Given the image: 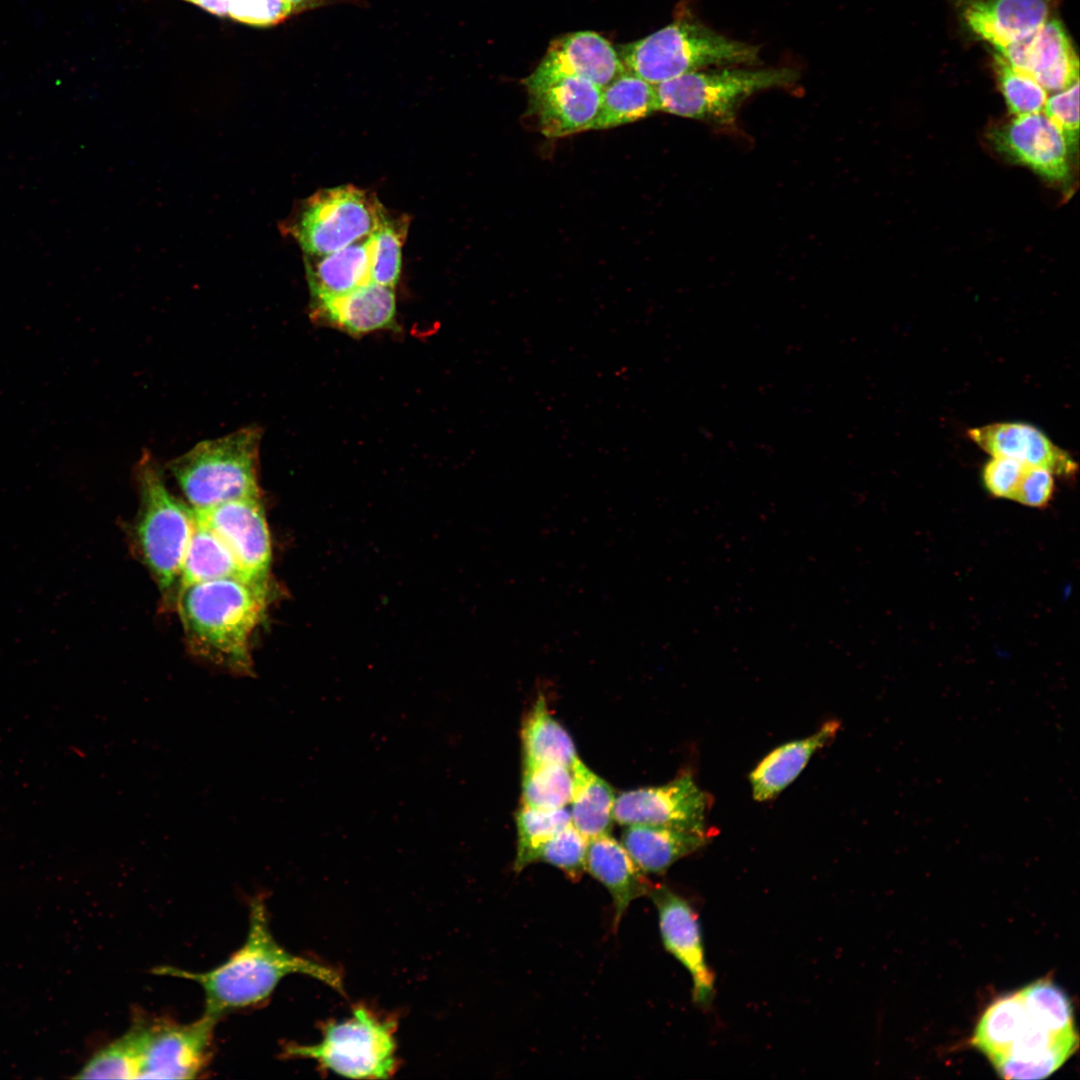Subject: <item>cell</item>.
<instances>
[{"mask_svg":"<svg viewBox=\"0 0 1080 1080\" xmlns=\"http://www.w3.org/2000/svg\"><path fill=\"white\" fill-rule=\"evenodd\" d=\"M1053 492V474L1044 468L1027 464L1012 500L1041 508L1048 504Z\"/></svg>","mask_w":1080,"mask_h":1080,"instance_id":"37","label":"cell"},{"mask_svg":"<svg viewBox=\"0 0 1080 1080\" xmlns=\"http://www.w3.org/2000/svg\"><path fill=\"white\" fill-rule=\"evenodd\" d=\"M1019 72L1048 91H1061L1079 81V60L1064 25L1048 20L1029 37L997 51Z\"/></svg>","mask_w":1080,"mask_h":1080,"instance_id":"16","label":"cell"},{"mask_svg":"<svg viewBox=\"0 0 1080 1080\" xmlns=\"http://www.w3.org/2000/svg\"><path fill=\"white\" fill-rule=\"evenodd\" d=\"M371 235L328 254L305 255L306 277L312 303L344 294L371 282Z\"/></svg>","mask_w":1080,"mask_h":1080,"instance_id":"23","label":"cell"},{"mask_svg":"<svg viewBox=\"0 0 1080 1080\" xmlns=\"http://www.w3.org/2000/svg\"><path fill=\"white\" fill-rule=\"evenodd\" d=\"M573 790L571 823L587 839L610 832L614 821L615 793L600 776L591 771L579 757L571 766Z\"/></svg>","mask_w":1080,"mask_h":1080,"instance_id":"25","label":"cell"},{"mask_svg":"<svg viewBox=\"0 0 1080 1080\" xmlns=\"http://www.w3.org/2000/svg\"><path fill=\"white\" fill-rule=\"evenodd\" d=\"M537 68L576 75L601 89L626 71L613 45L593 31L568 33L554 39Z\"/></svg>","mask_w":1080,"mask_h":1080,"instance_id":"19","label":"cell"},{"mask_svg":"<svg viewBox=\"0 0 1080 1080\" xmlns=\"http://www.w3.org/2000/svg\"><path fill=\"white\" fill-rule=\"evenodd\" d=\"M394 1033L393 1021L359 1006L351 1017L326 1024L320 1042L289 1045L285 1054L350 1078H389L397 1068Z\"/></svg>","mask_w":1080,"mask_h":1080,"instance_id":"9","label":"cell"},{"mask_svg":"<svg viewBox=\"0 0 1080 1080\" xmlns=\"http://www.w3.org/2000/svg\"><path fill=\"white\" fill-rule=\"evenodd\" d=\"M758 55L756 46L690 20L672 22L619 52L626 71L651 84L712 67L751 65Z\"/></svg>","mask_w":1080,"mask_h":1080,"instance_id":"6","label":"cell"},{"mask_svg":"<svg viewBox=\"0 0 1080 1080\" xmlns=\"http://www.w3.org/2000/svg\"><path fill=\"white\" fill-rule=\"evenodd\" d=\"M521 740L523 765L558 763L571 768L578 758L569 733L553 717L541 692L524 718Z\"/></svg>","mask_w":1080,"mask_h":1080,"instance_id":"26","label":"cell"},{"mask_svg":"<svg viewBox=\"0 0 1080 1080\" xmlns=\"http://www.w3.org/2000/svg\"><path fill=\"white\" fill-rule=\"evenodd\" d=\"M218 1020L204 1015L187 1024L137 1018L118 1041L132 1079H191L208 1063Z\"/></svg>","mask_w":1080,"mask_h":1080,"instance_id":"8","label":"cell"},{"mask_svg":"<svg viewBox=\"0 0 1080 1080\" xmlns=\"http://www.w3.org/2000/svg\"><path fill=\"white\" fill-rule=\"evenodd\" d=\"M648 895L657 909L665 949L689 972L694 1002L708 1006L714 995V976L706 962L695 911L688 901L666 885L653 884Z\"/></svg>","mask_w":1080,"mask_h":1080,"instance_id":"15","label":"cell"},{"mask_svg":"<svg viewBox=\"0 0 1080 1080\" xmlns=\"http://www.w3.org/2000/svg\"><path fill=\"white\" fill-rule=\"evenodd\" d=\"M267 592L237 577L181 587L176 604L190 652L225 672L250 676V640L264 616Z\"/></svg>","mask_w":1080,"mask_h":1080,"instance_id":"3","label":"cell"},{"mask_svg":"<svg viewBox=\"0 0 1080 1080\" xmlns=\"http://www.w3.org/2000/svg\"><path fill=\"white\" fill-rule=\"evenodd\" d=\"M387 216L379 201L352 185L316 192L281 224L307 256L328 254L364 239Z\"/></svg>","mask_w":1080,"mask_h":1080,"instance_id":"10","label":"cell"},{"mask_svg":"<svg viewBox=\"0 0 1080 1080\" xmlns=\"http://www.w3.org/2000/svg\"><path fill=\"white\" fill-rule=\"evenodd\" d=\"M154 973L197 983L204 992V1015L216 1020L224 1014L264 1002L280 981L291 974H304L339 992L343 991L338 972L292 954L275 940L265 904L260 897L250 902L248 933L244 943L225 962L205 972L160 966L154 969Z\"/></svg>","mask_w":1080,"mask_h":1080,"instance_id":"2","label":"cell"},{"mask_svg":"<svg viewBox=\"0 0 1080 1080\" xmlns=\"http://www.w3.org/2000/svg\"><path fill=\"white\" fill-rule=\"evenodd\" d=\"M711 797L689 773L660 786L633 789L615 798L614 821L621 825H649L713 834L706 828Z\"/></svg>","mask_w":1080,"mask_h":1080,"instance_id":"12","label":"cell"},{"mask_svg":"<svg viewBox=\"0 0 1080 1080\" xmlns=\"http://www.w3.org/2000/svg\"><path fill=\"white\" fill-rule=\"evenodd\" d=\"M840 725L838 720H829L810 736L768 753L749 775L753 798L764 802L779 795L800 775L811 757L836 737Z\"/></svg>","mask_w":1080,"mask_h":1080,"instance_id":"22","label":"cell"},{"mask_svg":"<svg viewBox=\"0 0 1080 1080\" xmlns=\"http://www.w3.org/2000/svg\"><path fill=\"white\" fill-rule=\"evenodd\" d=\"M528 93V112L536 127L548 138L593 130L601 88L571 74L536 68L523 81Z\"/></svg>","mask_w":1080,"mask_h":1080,"instance_id":"11","label":"cell"},{"mask_svg":"<svg viewBox=\"0 0 1080 1080\" xmlns=\"http://www.w3.org/2000/svg\"><path fill=\"white\" fill-rule=\"evenodd\" d=\"M229 577L244 579L234 555L211 528L195 517L182 563L179 589L194 583Z\"/></svg>","mask_w":1080,"mask_h":1080,"instance_id":"28","label":"cell"},{"mask_svg":"<svg viewBox=\"0 0 1080 1080\" xmlns=\"http://www.w3.org/2000/svg\"><path fill=\"white\" fill-rule=\"evenodd\" d=\"M219 17H227L229 0H184Z\"/></svg>","mask_w":1080,"mask_h":1080,"instance_id":"38","label":"cell"},{"mask_svg":"<svg viewBox=\"0 0 1080 1080\" xmlns=\"http://www.w3.org/2000/svg\"><path fill=\"white\" fill-rule=\"evenodd\" d=\"M658 112L654 85L625 71L602 88L593 130L632 123Z\"/></svg>","mask_w":1080,"mask_h":1080,"instance_id":"27","label":"cell"},{"mask_svg":"<svg viewBox=\"0 0 1080 1080\" xmlns=\"http://www.w3.org/2000/svg\"><path fill=\"white\" fill-rule=\"evenodd\" d=\"M521 804L559 809L570 803L573 790L571 768L558 763L524 764Z\"/></svg>","mask_w":1080,"mask_h":1080,"instance_id":"30","label":"cell"},{"mask_svg":"<svg viewBox=\"0 0 1080 1080\" xmlns=\"http://www.w3.org/2000/svg\"><path fill=\"white\" fill-rule=\"evenodd\" d=\"M587 846L588 839L571 823L541 846L536 861L553 865L577 880L586 871Z\"/></svg>","mask_w":1080,"mask_h":1080,"instance_id":"33","label":"cell"},{"mask_svg":"<svg viewBox=\"0 0 1080 1080\" xmlns=\"http://www.w3.org/2000/svg\"><path fill=\"white\" fill-rule=\"evenodd\" d=\"M139 508L134 533L138 552L158 584L170 597L179 590L180 574L195 516L193 509L167 487L157 460L144 451L136 464Z\"/></svg>","mask_w":1080,"mask_h":1080,"instance_id":"5","label":"cell"},{"mask_svg":"<svg viewBox=\"0 0 1080 1080\" xmlns=\"http://www.w3.org/2000/svg\"><path fill=\"white\" fill-rule=\"evenodd\" d=\"M585 870L609 891L614 905V928L631 902L648 895L653 886L622 843L609 833L588 839Z\"/></svg>","mask_w":1080,"mask_h":1080,"instance_id":"21","label":"cell"},{"mask_svg":"<svg viewBox=\"0 0 1080 1080\" xmlns=\"http://www.w3.org/2000/svg\"><path fill=\"white\" fill-rule=\"evenodd\" d=\"M1067 994L1048 978L993 1001L979 1018L971 1044L1007 1080H1039L1060 1069L1078 1048Z\"/></svg>","mask_w":1080,"mask_h":1080,"instance_id":"1","label":"cell"},{"mask_svg":"<svg viewBox=\"0 0 1080 1080\" xmlns=\"http://www.w3.org/2000/svg\"><path fill=\"white\" fill-rule=\"evenodd\" d=\"M713 834L659 826L629 825L621 843L646 875H661L676 861L705 846Z\"/></svg>","mask_w":1080,"mask_h":1080,"instance_id":"24","label":"cell"},{"mask_svg":"<svg viewBox=\"0 0 1080 1080\" xmlns=\"http://www.w3.org/2000/svg\"><path fill=\"white\" fill-rule=\"evenodd\" d=\"M569 824L571 815L566 807L541 809L521 804L516 814L517 851L514 870L521 872L536 862L541 846Z\"/></svg>","mask_w":1080,"mask_h":1080,"instance_id":"29","label":"cell"},{"mask_svg":"<svg viewBox=\"0 0 1080 1080\" xmlns=\"http://www.w3.org/2000/svg\"><path fill=\"white\" fill-rule=\"evenodd\" d=\"M406 231V223L386 217L371 235V282L395 287L401 270V249Z\"/></svg>","mask_w":1080,"mask_h":1080,"instance_id":"32","label":"cell"},{"mask_svg":"<svg viewBox=\"0 0 1080 1080\" xmlns=\"http://www.w3.org/2000/svg\"><path fill=\"white\" fill-rule=\"evenodd\" d=\"M1043 111L1063 133L1072 156L1079 139V81L1047 98Z\"/></svg>","mask_w":1080,"mask_h":1080,"instance_id":"34","label":"cell"},{"mask_svg":"<svg viewBox=\"0 0 1080 1080\" xmlns=\"http://www.w3.org/2000/svg\"><path fill=\"white\" fill-rule=\"evenodd\" d=\"M234 555L245 580L268 587L271 541L260 497L231 500L193 510Z\"/></svg>","mask_w":1080,"mask_h":1080,"instance_id":"13","label":"cell"},{"mask_svg":"<svg viewBox=\"0 0 1080 1080\" xmlns=\"http://www.w3.org/2000/svg\"><path fill=\"white\" fill-rule=\"evenodd\" d=\"M1026 465L1014 458L992 456L982 473L985 488L995 497L1012 500Z\"/></svg>","mask_w":1080,"mask_h":1080,"instance_id":"36","label":"cell"},{"mask_svg":"<svg viewBox=\"0 0 1080 1080\" xmlns=\"http://www.w3.org/2000/svg\"><path fill=\"white\" fill-rule=\"evenodd\" d=\"M964 24L996 51L1023 40L1049 19L1047 0H959Z\"/></svg>","mask_w":1080,"mask_h":1080,"instance_id":"17","label":"cell"},{"mask_svg":"<svg viewBox=\"0 0 1080 1080\" xmlns=\"http://www.w3.org/2000/svg\"><path fill=\"white\" fill-rule=\"evenodd\" d=\"M987 139L1000 155L1049 182L1062 183L1070 175L1071 154L1064 135L1044 114L1016 115L991 128Z\"/></svg>","mask_w":1080,"mask_h":1080,"instance_id":"14","label":"cell"},{"mask_svg":"<svg viewBox=\"0 0 1080 1080\" xmlns=\"http://www.w3.org/2000/svg\"><path fill=\"white\" fill-rule=\"evenodd\" d=\"M311 306L313 319L353 335L391 327L396 314L394 288L373 282Z\"/></svg>","mask_w":1080,"mask_h":1080,"instance_id":"20","label":"cell"},{"mask_svg":"<svg viewBox=\"0 0 1080 1080\" xmlns=\"http://www.w3.org/2000/svg\"><path fill=\"white\" fill-rule=\"evenodd\" d=\"M969 438L991 456L1010 457L1044 468L1062 477H1071L1078 465L1071 455L1056 446L1036 427L1016 422L993 423L968 430Z\"/></svg>","mask_w":1080,"mask_h":1080,"instance_id":"18","label":"cell"},{"mask_svg":"<svg viewBox=\"0 0 1080 1080\" xmlns=\"http://www.w3.org/2000/svg\"><path fill=\"white\" fill-rule=\"evenodd\" d=\"M293 13V6L288 0H229L227 17L244 24L266 27L283 22Z\"/></svg>","mask_w":1080,"mask_h":1080,"instance_id":"35","label":"cell"},{"mask_svg":"<svg viewBox=\"0 0 1080 1080\" xmlns=\"http://www.w3.org/2000/svg\"><path fill=\"white\" fill-rule=\"evenodd\" d=\"M797 79L796 71L787 67L726 66L690 72L653 85L658 112L730 125L741 104L750 96L790 85Z\"/></svg>","mask_w":1080,"mask_h":1080,"instance_id":"7","label":"cell"},{"mask_svg":"<svg viewBox=\"0 0 1080 1080\" xmlns=\"http://www.w3.org/2000/svg\"><path fill=\"white\" fill-rule=\"evenodd\" d=\"M992 65L1000 91L1014 116L1043 111L1047 93L1033 78L1014 69L998 52L993 55Z\"/></svg>","mask_w":1080,"mask_h":1080,"instance_id":"31","label":"cell"},{"mask_svg":"<svg viewBox=\"0 0 1080 1080\" xmlns=\"http://www.w3.org/2000/svg\"><path fill=\"white\" fill-rule=\"evenodd\" d=\"M293 6L294 13L304 11L307 9L317 8L324 4H327L331 0H288Z\"/></svg>","mask_w":1080,"mask_h":1080,"instance_id":"39","label":"cell"},{"mask_svg":"<svg viewBox=\"0 0 1080 1080\" xmlns=\"http://www.w3.org/2000/svg\"><path fill=\"white\" fill-rule=\"evenodd\" d=\"M262 431L256 425L197 443L171 460L167 469L193 510L231 500L260 497L259 448Z\"/></svg>","mask_w":1080,"mask_h":1080,"instance_id":"4","label":"cell"}]
</instances>
